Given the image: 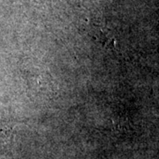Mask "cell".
<instances>
[{
	"label": "cell",
	"instance_id": "6da1fadb",
	"mask_svg": "<svg viewBox=\"0 0 159 159\" xmlns=\"http://www.w3.org/2000/svg\"><path fill=\"white\" fill-rule=\"evenodd\" d=\"M14 131L9 125H0V157H9L12 154Z\"/></svg>",
	"mask_w": 159,
	"mask_h": 159
},
{
	"label": "cell",
	"instance_id": "7a4b0ae2",
	"mask_svg": "<svg viewBox=\"0 0 159 159\" xmlns=\"http://www.w3.org/2000/svg\"><path fill=\"white\" fill-rule=\"evenodd\" d=\"M89 34L91 35L92 39L97 41L101 46L106 48V49H114L115 48V38L111 36L110 34L102 30V28H96L93 27L89 30Z\"/></svg>",
	"mask_w": 159,
	"mask_h": 159
}]
</instances>
